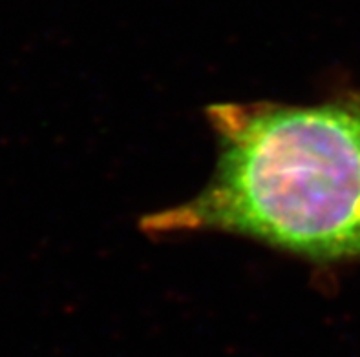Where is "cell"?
I'll return each instance as SVG.
<instances>
[{
	"label": "cell",
	"mask_w": 360,
	"mask_h": 357,
	"mask_svg": "<svg viewBox=\"0 0 360 357\" xmlns=\"http://www.w3.org/2000/svg\"><path fill=\"white\" fill-rule=\"evenodd\" d=\"M214 173L148 234L219 231L315 264L360 257V93L319 105L234 102L207 109Z\"/></svg>",
	"instance_id": "cell-1"
}]
</instances>
